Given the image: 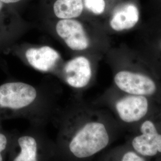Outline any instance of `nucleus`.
I'll use <instances>...</instances> for the list:
<instances>
[{
	"label": "nucleus",
	"mask_w": 161,
	"mask_h": 161,
	"mask_svg": "<svg viewBox=\"0 0 161 161\" xmlns=\"http://www.w3.org/2000/svg\"><path fill=\"white\" fill-rule=\"evenodd\" d=\"M115 106L121 120L131 123L140 120L147 114L148 101L143 96L132 95L118 100Z\"/></svg>",
	"instance_id": "nucleus-11"
},
{
	"label": "nucleus",
	"mask_w": 161,
	"mask_h": 161,
	"mask_svg": "<svg viewBox=\"0 0 161 161\" xmlns=\"http://www.w3.org/2000/svg\"><path fill=\"white\" fill-rule=\"evenodd\" d=\"M29 28L17 10L0 0V53H7Z\"/></svg>",
	"instance_id": "nucleus-7"
},
{
	"label": "nucleus",
	"mask_w": 161,
	"mask_h": 161,
	"mask_svg": "<svg viewBox=\"0 0 161 161\" xmlns=\"http://www.w3.org/2000/svg\"><path fill=\"white\" fill-rule=\"evenodd\" d=\"M7 161H58L55 142L44 126L31 124L22 132L14 130Z\"/></svg>",
	"instance_id": "nucleus-3"
},
{
	"label": "nucleus",
	"mask_w": 161,
	"mask_h": 161,
	"mask_svg": "<svg viewBox=\"0 0 161 161\" xmlns=\"http://www.w3.org/2000/svg\"><path fill=\"white\" fill-rule=\"evenodd\" d=\"M114 81L121 90L132 95L149 96L156 90L155 83L149 77L129 71L118 72Z\"/></svg>",
	"instance_id": "nucleus-9"
},
{
	"label": "nucleus",
	"mask_w": 161,
	"mask_h": 161,
	"mask_svg": "<svg viewBox=\"0 0 161 161\" xmlns=\"http://www.w3.org/2000/svg\"><path fill=\"white\" fill-rule=\"evenodd\" d=\"M121 161H145L144 159L133 152H128L122 156Z\"/></svg>",
	"instance_id": "nucleus-15"
},
{
	"label": "nucleus",
	"mask_w": 161,
	"mask_h": 161,
	"mask_svg": "<svg viewBox=\"0 0 161 161\" xmlns=\"http://www.w3.org/2000/svg\"><path fill=\"white\" fill-rule=\"evenodd\" d=\"M142 134L133 139L134 149L140 155L153 156L161 153V134L158 133L153 122L146 121L140 127Z\"/></svg>",
	"instance_id": "nucleus-10"
},
{
	"label": "nucleus",
	"mask_w": 161,
	"mask_h": 161,
	"mask_svg": "<svg viewBox=\"0 0 161 161\" xmlns=\"http://www.w3.org/2000/svg\"><path fill=\"white\" fill-rule=\"evenodd\" d=\"M44 19L80 18L84 15L82 0H40Z\"/></svg>",
	"instance_id": "nucleus-8"
},
{
	"label": "nucleus",
	"mask_w": 161,
	"mask_h": 161,
	"mask_svg": "<svg viewBox=\"0 0 161 161\" xmlns=\"http://www.w3.org/2000/svg\"><path fill=\"white\" fill-rule=\"evenodd\" d=\"M86 12L91 13L94 16H101L106 12L107 3L106 0H82Z\"/></svg>",
	"instance_id": "nucleus-14"
},
{
	"label": "nucleus",
	"mask_w": 161,
	"mask_h": 161,
	"mask_svg": "<svg viewBox=\"0 0 161 161\" xmlns=\"http://www.w3.org/2000/svg\"><path fill=\"white\" fill-rule=\"evenodd\" d=\"M139 12L132 3H123L116 6L111 13L110 27L115 31H122L133 28L138 22Z\"/></svg>",
	"instance_id": "nucleus-12"
},
{
	"label": "nucleus",
	"mask_w": 161,
	"mask_h": 161,
	"mask_svg": "<svg viewBox=\"0 0 161 161\" xmlns=\"http://www.w3.org/2000/svg\"><path fill=\"white\" fill-rule=\"evenodd\" d=\"M3 3L6 4L8 6H10L13 8L17 9V7L21 5L28 0H1Z\"/></svg>",
	"instance_id": "nucleus-16"
},
{
	"label": "nucleus",
	"mask_w": 161,
	"mask_h": 161,
	"mask_svg": "<svg viewBox=\"0 0 161 161\" xmlns=\"http://www.w3.org/2000/svg\"><path fill=\"white\" fill-rule=\"evenodd\" d=\"M80 18L44 19L48 31L74 54H82L92 46V39L86 25Z\"/></svg>",
	"instance_id": "nucleus-4"
},
{
	"label": "nucleus",
	"mask_w": 161,
	"mask_h": 161,
	"mask_svg": "<svg viewBox=\"0 0 161 161\" xmlns=\"http://www.w3.org/2000/svg\"><path fill=\"white\" fill-rule=\"evenodd\" d=\"M74 93L88 86L92 77V64L89 58L83 54H74L64 60L56 76Z\"/></svg>",
	"instance_id": "nucleus-6"
},
{
	"label": "nucleus",
	"mask_w": 161,
	"mask_h": 161,
	"mask_svg": "<svg viewBox=\"0 0 161 161\" xmlns=\"http://www.w3.org/2000/svg\"><path fill=\"white\" fill-rule=\"evenodd\" d=\"M59 95L54 87L7 81L0 85V121L22 118L31 125L46 127L60 106Z\"/></svg>",
	"instance_id": "nucleus-2"
},
{
	"label": "nucleus",
	"mask_w": 161,
	"mask_h": 161,
	"mask_svg": "<svg viewBox=\"0 0 161 161\" xmlns=\"http://www.w3.org/2000/svg\"><path fill=\"white\" fill-rule=\"evenodd\" d=\"M91 114L75 94L59 106L52 121L58 128L54 142L58 161H88L108 146L109 127Z\"/></svg>",
	"instance_id": "nucleus-1"
},
{
	"label": "nucleus",
	"mask_w": 161,
	"mask_h": 161,
	"mask_svg": "<svg viewBox=\"0 0 161 161\" xmlns=\"http://www.w3.org/2000/svg\"><path fill=\"white\" fill-rule=\"evenodd\" d=\"M0 121V161H7L12 146L14 131H7Z\"/></svg>",
	"instance_id": "nucleus-13"
},
{
	"label": "nucleus",
	"mask_w": 161,
	"mask_h": 161,
	"mask_svg": "<svg viewBox=\"0 0 161 161\" xmlns=\"http://www.w3.org/2000/svg\"><path fill=\"white\" fill-rule=\"evenodd\" d=\"M7 53L15 55L32 69L56 76L64 61L56 49L48 45L16 44Z\"/></svg>",
	"instance_id": "nucleus-5"
}]
</instances>
